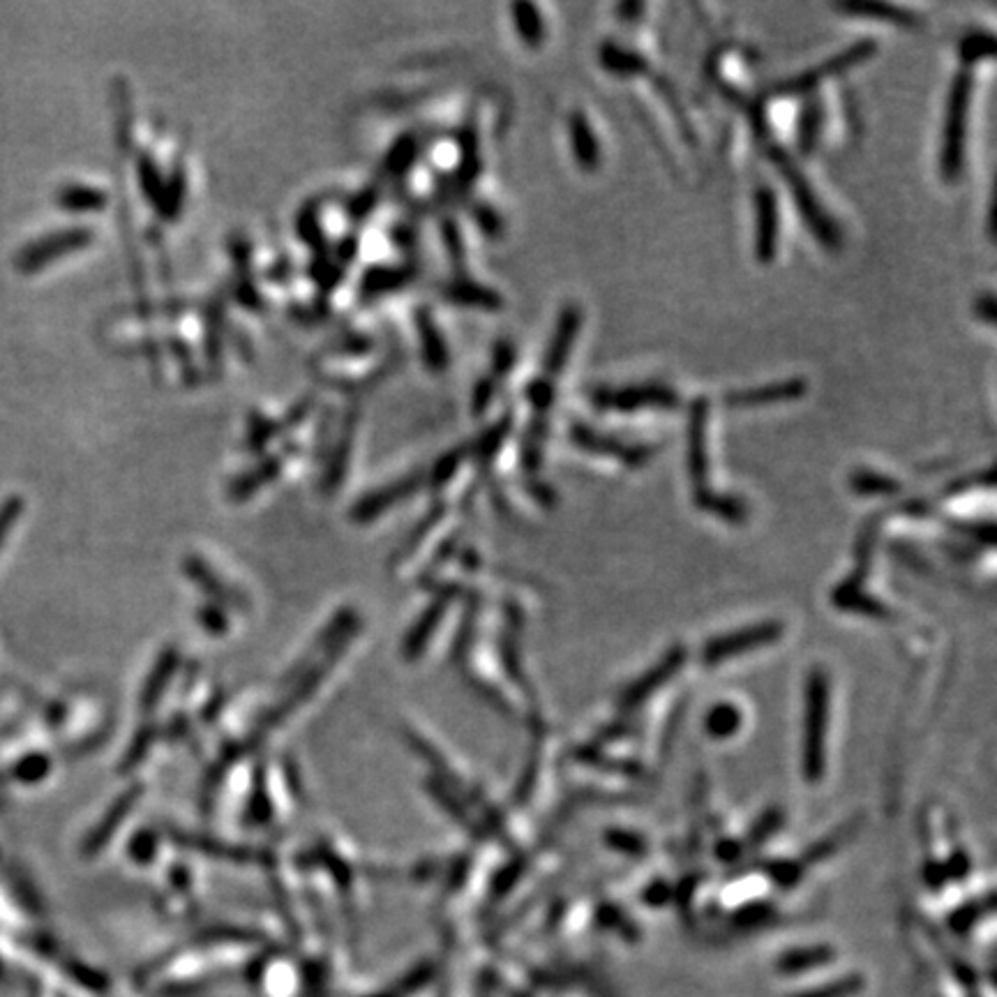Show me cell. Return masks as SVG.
Here are the masks:
<instances>
[{"label":"cell","instance_id":"1","mask_svg":"<svg viewBox=\"0 0 997 997\" xmlns=\"http://www.w3.org/2000/svg\"><path fill=\"white\" fill-rule=\"evenodd\" d=\"M767 157L776 164V169L781 171V176L785 178L794 201H797L799 213L804 217L806 227L813 231L820 245L827 247V250H838L843 243L841 229H838V224L831 220V215L824 211V206L820 204V199H817L813 185L806 181L804 174H801V169L797 167V162L792 160V155L787 153L783 146L769 144Z\"/></svg>","mask_w":997,"mask_h":997},{"label":"cell","instance_id":"2","mask_svg":"<svg viewBox=\"0 0 997 997\" xmlns=\"http://www.w3.org/2000/svg\"><path fill=\"white\" fill-rule=\"evenodd\" d=\"M972 100V72L963 67L954 74L947 97V116H944L942 148H940V171L947 181H956L963 174L965 164V139H967V118H970Z\"/></svg>","mask_w":997,"mask_h":997},{"label":"cell","instance_id":"3","mask_svg":"<svg viewBox=\"0 0 997 997\" xmlns=\"http://www.w3.org/2000/svg\"><path fill=\"white\" fill-rule=\"evenodd\" d=\"M591 402L601 411H619V414H631L640 409H677L679 393L672 386L665 384H635L624 388H607L601 386L591 393Z\"/></svg>","mask_w":997,"mask_h":997},{"label":"cell","instance_id":"4","mask_svg":"<svg viewBox=\"0 0 997 997\" xmlns=\"http://www.w3.org/2000/svg\"><path fill=\"white\" fill-rule=\"evenodd\" d=\"M93 243V231L86 227H74V229H61L54 231V234H47L37 241H31L26 247H21L17 259H14V266L19 268L21 273H37L42 268H47L49 264H54L65 254L79 252Z\"/></svg>","mask_w":997,"mask_h":997},{"label":"cell","instance_id":"5","mask_svg":"<svg viewBox=\"0 0 997 997\" xmlns=\"http://www.w3.org/2000/svg\"><path fill=\"white\" fill-rule=\"evenodd\" d=\"M875 51H877V44L873 40L854 42L852 47L843 49L841 54L827 58V61H822L820 65L811 67V70L797 74V77H792V79H787V81H781V84H776L774 91H771V93L778 95V97L811 93L813 88L820 86L824 79L834 77V74H841L845 70H850V67L864 63V61H868V58H873Z\"/></svg>","mask_w":997,"mask_h":997},{"label":"cell","instance_id":"6","mask_svg":"<svg viewBox=\"0 0 997 997\" xmlns=\"http://www.w3.org/2000/svg\"><path fill=\"white\" fill-rule=\"evenodd\" d=\"M755 206V257L760 264H771L778 254V234H781V215H778V197L769 185H760L753 192Z\"/></svg>","mask_w":997,"mask_h":997},{"label":"cell","instance_id":"7","mask_svg":"<svg viewBox=\"0 0 997 997\" xmlns=\"http://www.w3.org/2000/svg\"><path fill=\"white\" fill-rule=\"evenodd\" d=\"M824 716H827V686L820 674L811 679L808 688V723H806V774L817 781L822 774V737Z\"/></svg>","mask_w":997,"mask_h":997},{"label":"cell","instance_id":"8","mask_svg":"<svg viewBox=\"0 0 997 997\" xmlns=\"http://www.w3.org/2000/svg\"><path fill=\"white\" fill-rule=\"evenodd\" d=\"M571 439L575 441V446L584 448V451L596 453V455H610L617 457L628 467H640L651 457V448L642 444H626L617 437H607L596 430H591L584 423H575L571 427Z\"/></svg>","mask_w":997,"mask_h":997},{"label":"cell","instance_id":"9","mask_svg":"<svg viewBox=\"0 0 997 997\" xmlns=\"http://www.w3.org/2000/svg\"><path fill=\"white\" fill-rule=\"evenodd\" d=\"M580 328H582V310L575 303L566 305L559 314V321H557V328H554L552 340H550V344H547V351H545V358H543V370H545L543 377H547V379L559 377L561 370H564L566 361H568V356H571V349L577 340Z\"/></svg>","mask_w":997,"mask_h":997},{"label":"cell","instance_id":"10","mask_svg":"<svg viewBox=\"0 0 997 997\" xmlns=\"http://www.w3.org/2000/svg\"><path fill=\"white\" fill-rule=\"evenodd\" d=\"M707 421H709V402L697 397L691 407V448H688V460H691V476L695 481V494L707 490L709 476V457H707Z\"/></svg>","mask_w":997,"mask_h":997},{"label":"cell","instance_id":"11","mask_svg":"<svg viewBox=\"0 0 997 997\" xmlns=\"http://www.w3.org/2000/svg\"><path fill=\"white\" fill-rule=\"evenodd\" d=\"M808 384L804 379H785L776 381V384L762 386V388H746V391H734L725 395V404L732 409H753V407H764V404H774V402H790L799 400L801 395H806Z\"/></svg>","mask_w":997,"mask_h":997},{"label":"cell","instance_id":"12","mask_svg":"<svg viewBox=\"0 0 997 997\" xmlns=\"http://www.w3.org/2000/svg\"><path fill=\"white\" fill-rule=\"evenodd\" d=\"M778 635H781V628L769 624V626L751 628V631H741V633H730L725 637H718V640L711 642L707 651H704V661L718 663V661H723V658L746 654V651L760 647V644L776 640Z\"/></svg>","mask_w":997,"mask_h":997},{"label":"cell","instance_id":"13","mask_svg":"<svg viewBox=\"0 0 997 997\" xmlns=\"http://www.w3.org/2000/svg\"><path fill=\"white\" fill-rule=\"evenodd\" d=\"M568 132H571L573 155L584 171H596L601 167V144L591 127L589 118L582 111H573L568 118Z\"/></svg>","mask_w":997,"mask_h":997},{"label":"cell","instance_id":"14","mask_svg":"<svg viewBox=\"0 0 997 997\" xmlns=\"http://www.w3.org/2000/svg\"><path fill=\"white\" fill-rule=\"evenodd\" d=\"M838 10H843L847 14H857V17L877 19L884 21V24H894L901 28H914L921 24V17L917 12L894 3H868V0H861V3H841L838 5Z\"/></svg>","mask_w":997,"mask_h":997},{"label":"cell","instance_id":"15","mask_svg":"<svg viewBox=\"0 0 997 997\" xmlns=\"http://www.w3.org/2000/svg\"><path fill=\"white\" fill-rule=\"evenodd\" d=\"M416 328H418V335H421L423 356H425L427 365H430L434 372H441L448 365V351H446L444 337H441L437 324H434L432 314L427 310H418Z\"/></svg>","mask_w":997,"mask_h":997},{"label":"cell","instance_id":"16","mask_svg":"<svg viewBox=\"0 0 997 997\" xmlns=\"http://www.w3.org/2000/svg\"><path fill=\"white\" fill-rule=\"evenodd\" d=\"M414 271L411 268H393V266H377L372 271H367L361 280V296L363 298H377L384 294H391V291L404 287L411 280Z\"/></svg>","mask_w":997,"mask_h":997},{"label":"cell","instance_id":"17","mask_svg":"<svg viewBox=\"0 0 997 997\" xmlns=\"http://www.w3.org/2000/svg\"><path fill=\"white\" fill-rule=\"evenodd\" d=\"M444 296L457 305L469 307H485V310H497L501 307V298L497 291L483 287V284L471 280H455L444 287Z\"/></svg>","mask_w":997,"mask_h":997},{"label":"cell","instance_id":"18","mask_svg":"<svg viewBox=\"0 0 997 997\" xmlns=\"http://www.w3.org/2000/svg\"><path fill=\"white\" fill-rule=\"evenodd\" d=\"M58 206L70 213H97L107 206V194L97 187L65 185L56 194Z\"/></svg>","mask_w":997,"mask_h":997},{"label":"cell","instance_id":"19","mask_svg":"<svg viewBox=\"0 0 997 997\" xmlns=\"http://www.w3.org/2000/svg\"><path fill=\"white\" fill-rule=\"evenodd\" d=\"M824 130V107L820 97H808L804 104V111H801L799 118V134H797V144L799 151L804 155L815 153L817 144L822 139Z\"/></svg>","mask_w":997,"mask_h":997},{"label":"cell","instance_id":"20","mask_svg":"<svg viewBox=\"0 0 997 997\" xmlns=\"http://www.w3.org/2000/svg\"><path fill=\"white\" fill-rule=\"evenodd\" d=\"M601 63L605 70L619 74V77H631V74H640L644 70H649V63L644 61L640 54L619 47V44L614 42H605L601 47Z\"/></svg>","mask_w":997,"mask_h":997},{"label":"cell","instance_id":"21","mask_svg":"<svg viewBox=\"0 0 997 997\" xmlns=\"http://www.w3.org/2000/svg\"><path fill=\"white\" fill-rule=\"evenodd\" d=\"M511 14L515 31L520 33L522 42L529 44V47H541L545 40V24L541 10L531 3H517L511 7Z\"/></svg>","mask_w":997,"mask_h":997},{"label":"cell","instance_id":"22","mask_svg":"<svg viewBox=\"0 0 997 997\" xmlns=\"http://www.w3.org/2000/svg\"><path fill=\"white\" fill-rule=\"evenodd\" d=\"M418 487V478H407V481H402V483H397L393 487H388V490H379L377 494H372V497H367L361 506L356 508V515L358 517H365V520H370L372 515H377L384 511V508L388 506H393L397 499H402L404 494H411Z\"/></svg>","mask_w":997,"mask_h":997},{"label":"cell","instance_id":"23","mask_svg":"<svg viewBox=\"0 0 997 997\" xmlns=\"http://www.w3.org/2000/svg\"><path fill=\"white\" fill-rule=\"evenodd\" d=\"M958 54H961L963 67H970L974 63L984 61V58H991L995 54L993 33L974 31L970 35H965L961 47H958Z\"/></svg>","mask_w":997,"mask_h":997},{"label":"cell","instance_id":"24","mask_svg":"<svg viewBox=\"0 0 997 997\" xmlns=\"http://www.w3.org/2000/svg\"><path fill=\"white\" fill-rule=\"evenodd\" d=\"M416 157H418L416 137H411V134H407V137H400L386 155V171L391 176L407 174V171L411 169V164L416 162Z\"/></svg>","mask_w":997,"mask_h":997},{"label":"cell","instance_id":"25","mask_svg":"<svg viewBox=\"0 0 997 997\" xmlns=\"http://www.w3.org/2000/svg\"><path fill=\"white\" fill-rule=\"evenodd\" d=\"M677 663H679L677 658H670V661L661 663V667H656V670L649 674V679L644 677V679L637 681V684L631 688V691H628V693L624 695V700H621V702H624V704H637L640 700H644V697H647L649 693H654L656 688L661 686L663 681H665L667 677H670V674H672L674 670H677Z\"/></svg>","mask_w":997,"mask_h":997},{"label":"cell","instance_id":"26","mask_svg":"<svg viewBox=\"0 0 997 997\" xmlns=\"http://www.w3.org/2000/svg\"><path fill=\"white\" fill-rule=\"evenodd\" d=\"M139 183H141V192H144V197L151 199L155 208L160 206L162 194H164V183H162L160 171H157V164L153 162V157H148V155L139 157Z\"/></svg>","mask_w":997,"mask_h":997},{"label":"cell","instance_id":"27","mask_svg":"<svg viewBox=\"0 0 997 997\" xmlns=\"http://www.w3.org/2000/svg\"><path fill=\"white\" fill-rule=\"evenodd\" d=\"M829 958H834V951L817 947V949H804V951H792V954L783 956L781 970L785 972H801V970H811V967L829 963Z\"/></svg>","mask_w":997,"mask_h":997},{"label":"cell","instance_id":"28","mask_svg":"<svg viewBox=\"0 0 997 997\" xmlns=\"http://www.w3.org/2000/svg\"><path fill=\"white\" fill-rule=\"evenodd\" d=\"M296 227L305 245L314 247V250H321V247H324V229H321L319 222V208L305 206L301 215H298Z\"/></svg>","mask_w":997,"mask_h":997},{"label":"cell","instance_id":"29","mask_svg":"<svg viewBox=\"0 0 997 997\" xmlns=\"http://www.w3.org/2000/svg\"><path fill=\"white\" fill-rule=\"evenodd\" d=\"M524 395H527V400H529L531 409H534L536 416H547V411H550L552 402H554V395H557V391H554V381L552 379L541 377V379L529 381V386H527V391H524Z\"/></svg>","mask_w":997,"mask_h":997},{"label":"cell","instance_id":"30","mask_svg":"<svg viewBox=\"0 0 997 997\" xmlns=\"http://www.w3.org/2000/svg\"><path fill=\"white\" fill-rule=\"evenodd\" d=\"M852 487L857 492H864V494H873V492L889 494V492L898 490V483L894 481V478L864 469V471H857V474L852 476Z\"/></svg>","mask_w":997,"mask_h":997},{"label":"cell","instance_id":"31","mask_svg":"<svg viewBox=\"0 0 997 997\" xmlns=\"http://www.w3.org/2000/svg\"><path fill=\"white\" fill-rule=\"evenodd\" d=\"M511 430V418H504V421L494 423L490 430H487L481 439H478V453L483 457H492L499 451L501 444H504L506 434Z\"/></svg>","mask_w":997,"mask_h":997},{"label":"cell","instance_id":"32","mask_svg":"<svg viewBox=\"0 0 997 997\" xmlns=\"http://www.w3.org/2000/svg\"><path fill=\"white\" fill-rule=\"evenodd\" d=\"M861 991V979L859 977H843L836 984H827L815 988V991H806L797 997H852L854 993Z\"/></svg>","mask_w":997,"mask_h":997},{"label":"cell","instance_id":"33","mask_svg":"<svg viewBox=\"0 0 997 997\" xmlns=\"http://www.w3.org/2000/svg\"><path fill=\"white\" fill-rule=\"evenodd\" d=\"M312 280L319 284V289L331 291V289L337 287V284L342 282V268L337 266L335 261L317 259L312 264Z\"/></svg>","mask_w":997,"mask_h":997},{"label":"cell","instance_id":"34","mask_svg":"<svg viewBox=\"0 0 997 997\" xmlns=\"http://www.w3.org/2000/svg\"><path fill=\"white\" fill-rule=\"evenodd\" d=\"M277 471H280V460H275V457H273V460H268V462L261 464L259 469L250 471V474H247L243 478V481H238L236 494H250V492H254L261 483H264V478H273L277 474Z\"/></svg>","mask_w":997,"mask_h":997},{"label":"cell","instance_id":"35","mask_svg":"<svg viewBox=\"0 0 997 997\" xmlns=\"http://www.w3.org/2000/svg\"><path fill=\"white\" fill-rule=\"evenodd\" d=\"M737 725H739V716L737 711L730 707H718L714 714L709 716V732L716 734V737H727V734L737 730Z\"/></svg>","mask_w":997,"mask_h":997},{"label":"cell","instance_id":"36","mask_svg":"<svg viewBox=\"0 0 997 997\" xmlns=\"http://www.w3.org/2000/svg\"><path fill=\"white\" fill-rule=\"evenodd\" d=\"M21 511H24V501H21V497L7 499L5 504L0 506V545L5 543V538H7V534H10V529L14 527V522L19 520Z\"/></svg>","mask_w":997,"mask_h":997},{"label":"cell","instance_id":"37","mask_svg":"<svg viewBox=\"0 0 997 997\" xmlns=\"http://www.w3.org/2000/svg\"><path fill=\"white\" fill-rule=\"evenodd\" d=\"M513 363H515V349H513V344L511 342H499L497 347H494V354H492L494 377L504 379L506 374L511 372Z\"/></svg>","mask_w":997,"mask_h":997},{"label":"cell","instance_id":"38","mask_svg":"<svg viewBox=\"0 0 997 997\" xmlns=\"http://www.w3.org/2000/svg\"><path fill=\"white\" fill-rule=\"evenodd\" d=\"M374 206H377V190H370V187H367V190L358 194L354 201H349L347 213L349 217H354V220H365V217L374 211Z\"/></svg>","mask_w":997,"mask_h":997},{"label":"cell","instance_id":"39","mask_svg":"<svg viewBox=\"0 0 997 997\" xmlns=\"http://www.w3.org/2000/svg\"><path fill=\"white\" fill-rule=\"evenodd\" d=\"M474 220L478 224V229H483L487 236H497L499 231H501V217L499 213L494 211V208L490 206H485V204H478L474 208Z\"/></svg>","mask_w":997,"mask_h":997},{"label":"cell","instance_id":"40","mask_svg":"<svg viewBox=\"0 0 997 997\" xmlns=\"http://www.w3.org/2000/svg\"><path fill=\"white\" fill-rule=\"evenodd\" d=\"M444 241H446V247H448V254H451L455 264H464L462 231L457 229L455 222H446V227H444Z\"/></svg>","mask_w":997,"mask_h":997},{"label":"cell","instance_id":"41","mask_svg":"<svg viewBox=\"0 0 997 997\" xmlns=\"http://www.w3.org/2000/svg\"><path fill=\"white\" fill-rule=\"evenodd\" d=\"M492 395H494V379L478 381V386L474 391V414H483V411L487 409V404H490V400H492Z\"/></svg>","mask_w":997,"mask_h":997},{"label":"cell","instance_id":"42","mask_svg":"<svg viewBox=\"0 0 997 997\" xmlns=\"http://www.w3.org/2000/svg\"><path fill=\"white\" fill-rule=\"evenodd\" d=\"M460 460H462V451H455V453H451L448 457H444V460H441L437 464V469H434V478H437V483L446 481V478L451 476L453 471L457 469V464H460Z\"/></svg>","mask_w":997,"mask_h":997},{"label":"cell","instance_id":"43","mask_svg":"<svg viewBox=\"0 0 997 997\" xmlns=\"http://www.w3.org/2000/svg\"><path fill=\"white\" fill-rule=\"evenodd\" d=\"M977 317L984 319L986 324H993L995 321V296L993 294H986V296L979 298Z\"/></svg>","mask_w":997,"mask_h":997},{"label":"cell","instance_id":"44","mask_svg":"<svg viewBox=\"0 0 997 997\" xmlns=\"http://www.w3.org/2000/svg\"><path fill=\"white\" fill-rule=\"evenodd\" d=\"M356 252H358V238L356 236L344 238V241L340 243V247H337V254H340L342 261H354Z\"/></svg>","mask_w":997,"mask_h":997},{"label":"cell","instance_id":"45","mask_svg":"<svg viewBox=\"0 0 997 997\" xmlns=\"http://www.w3.org/2000/svg\"><path fill=\"white\" fill-rule=\"evenodd\" d=\"M393 238H395V243L402 247V250H409V247H414L416 234L409 227H402V229H395L393 231Z\"/></svg>","mask_w":997,"mask_h":997}]
</instances>
